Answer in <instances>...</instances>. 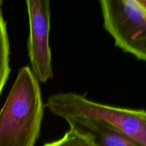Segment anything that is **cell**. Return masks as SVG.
Listing matches in <instances>:
<instances>
[{
    "label": "cell",
    "instance_id": "5b68a950",
    "mask_svg": "<svg viewBox=\"0 0 146 146\" xmlns=\"http://www.w3.org/2000/svg\"><path fill=\"white\" fill-rule=\"evenodd\" d=\"M70 128L86 135L97 146H141L106 123L86 118L65 120Z\"/></svg>",
    "mask_w": 146,
    "mask_h": 146
},
{
    "label": "cell",
    "instance_id": "8992f818",
    "mask_svg": "<svg viewBox=\"0 0 146 146\" xmlns=\"http://www.w3.org/2000/svg\"><path fill=\"white\" fill-rule=\"evenodd\" d=\"M10 73L9 42L7 25L0 14V94L6 84Z\"/></svg>",
    "mask_w": 146,
    "mask_h": 146
},
{
    "label": "cell",
    "instance_id": "ba28073f",
    "mask_svg": "<svg viewBox=\"0 0 146 146\" xmlns=\"http://www.w3.org/2000/svg\"><path fill=\"white\" fill-rule=\"evenodd\" d=\"M138 2L146 11V0H138Z\"/></svg>",
    "mask_w": 146,
    "mask_h": 146
},
{
    "label": "cell",
    "instance_id": "6da1fadb",
    "mask_svg": "<svg viewBox=\"0 0 146 146\" xmlns=\"http://www.w3.org/2000/svg\"><path fill=\"white\" fill-rule=\"evenodd\" d=\"M44 111L38 79L29 66L22 67L0 111V146L35 145Z\"/></svg>",
    "mask_w": 146,
    "mask_h": 146
},
{
    "label": "cell",
    "instance_id": "7a4b0ae2",
    "mask_svg": "<svg viewBox=\"0 0 146 146\" xmlns=\"http://www.w3.org/2000/svg\"><path fill=\"white\" fill-rule=\"evenodd\" d=\"M46 107L54 115L66 120L86 118L106 123L138 143L146 146V111L120 108L88 99L75 93L51 96Z\"/></svg>",
    "mask_w": 146,
    "mask_h": 146
},
{
    "label": "cell",
    "instance_id": "9c48e42d",
    "mask_svg": "<svg viewBox=\"0 0 146 146\" xmlns=\"http://www.w3.org/2000/svg\"><path fill=\"white\" fill-rule=\"evenodd\" d=\"M3 4V1L0 0V14H1V5Z\"/></svg>",
    "mask_w": 146,
    "mask_h": 146
},
{
    "label": "cell",
    "instance_id": "3957f363",
    "mask_svg": "<svg viewBox=\"0 0 146 146\" xmlns=\"http://www.w3.org/2000/svg\"><path fill=\"white\" fill-rule=\"evenodd\" d=\"M100 6L115 45L146 62V11L138 0H101Z\"/></svg>",
    "mask_w": 146,
    "mask_h": 146
},
{
    "label": "cell",
    "instance_id": "277c9868",
    "mask_svg": "<svg viewBox=\"0 0 146 146\" xmlns=\"http://www.w3.org/2000/svg\"><path fill=\"white\" fill-rule=\"evenodd\" d=\"M26 4L29 21L27 49L31 65V69L38 81L46 83L54 76L49 44L50 1L27 0Z\"/></svg>",
    "mask_w": 146,
    "mask_h": 146
},
{
    "label": "cell",
    "instance_id": "52a82bcc",
    "mask_svg": "<svg viewBox=\"0 0 146 146\" xmlns=\"http://www.w3.org/2000/svg\"><path fill=\"white\" fill-rule=\"evenodd\" d=\"M44 146H97L86 135L70 128L59 140L46 143Z\"/></svg>",
    "mask_w": 146,
    "mask_h": 146
}]
</instances>
